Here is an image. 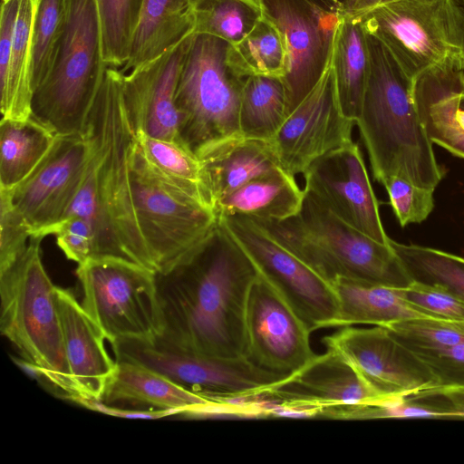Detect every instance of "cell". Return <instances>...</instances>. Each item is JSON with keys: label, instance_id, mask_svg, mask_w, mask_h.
<instances>
[{"label": "cell", "instance_id": "obj_1", "mask_svg": "<svg viewBox=\"0 0 464 464\" xmlns=\"http://www.w3.org/2000/svg\"><path fill=\"white\" fill-rule=\"evenodd\" d=\"M257 276L249 257L218 224L187 260L157 273L160 338L205 355L246 357V303Z\"/></svg>", "mask_w": 464, "mask_h": 464}, {"label": "cell", "instance_id": "obj_2", "mask_svg": "<svg viewBox=\"0 0 464 464\" xmlns=\"http://www.w3.org/2000/svg\"><path fill=\"white\" fill-rule=\"evenodd\" d=\"M121 78L119 69L107 67L82 131L89 144L85 172L63 218L78 216L92 224V258H118L156 271L134 206L130 152L135 133Z\"/></svg>", "mask_w": 464, "mask_h": 464}, {"label": "cell", "instance_id": "obj_3", "mask_svg": "<svg viewBox=\"0 0 464 464\" xmlns=\"http://www.w3.org/2000/svg\"><path fill=\"white\" fill-rule=\"evenodd\" d=\"M369 70L355 125L373 178L382 186L392 176L435 189L445 176L420 121L413 83L388 49L366 33Z\"/></svg>", "mask_w": 464, "mask_h": 464}, {"label": "cell", "instance_id": "obj_4", "mask_svg": "<svg viewBox=\"0 0 464 464\" xmlns=\"http://www.w3.org/2000/svg\"><path fill=\"white\" fill-rule=\"evenodd\" d=\"M252 220L331 285L340 277L397 289L413 282L390 243L347 225L305 191L295 216Z\"/></svg>", "mask_w": 464, "mask_h": 464}, {"label": "cell", "instance_id": "obj_5", "mask_svg": "<svg viewBox=\"0 0 464 464\" xmlns=\"http://www.w3.org/2000/svg\"><path fill=\"white\" fill-rule=\"evenodd\" d=\"M44 237H32L23 255L0 273V331L19 353L20 364L36 377L73 395L66 362L56 288L41 257Z\"/></svg>", "mask_w": 464, "mask_h": 464}, {"label": "cell", "instance_id": "obj_6", "mask_svg": "<svg viewBox=\"0 0 464 464\" xmlns=\"http://www.w3.org/2000/svg\"><path fill=\"white\" fill-rule=\"evenodd\" d=\"M107 67L97 0H67L53 61L33 92L32 117L56 135L82 133Z\"/></svg>", "mask_w": 464, "mask_h": 464}, {"label": "cell", "instance_id": "obj_7", "mask_svg": "<svg viewBox=\"0 0 464 464\" xmlns=\"http://www.w3.org/2000/svg\"><path fill=\"white\" fill-rule=\"evenodd\" d=\"M230 44L218 37L192 34L175 92L179 131L195 153L201 147L239 132L245 78L227 63Z\"/></svg>", "mask_w": 464, "mask_h": 464}, {"label": "cell", "instance_id": "obj_8", "mask_svg": "<svg viewBox=\"0 0 464 464\" xmlns=\"http://www.w3.org/2000/svg\"><path fill=\"white\" fill-rule=\"evenodd\" d=\"M359 18L412 83L435 66L464 69V29L455 0H390Z\"/></svg>", "mask_w": 464, "mask_h": 464}, {"label": "cell", "instance_id": "obj_9", "mask_svg": "<svg viewBox=\"0 0 464 464\" xmlns=\"http://www.w3.org/2000/svg\"><path fill=\"white\" fill-rule=\"evenodd\" d=\"M82 305L111 344L126 340L154 341L164 324L157 272L122 259L91 258L78 265Z\"/></svg>", "mask_w": 464, "mask_h": 464}, {"label": "cell", "instance_id": "obj_10", "mask_svg": "<svg viewBox=\"0 0 464 464\" xmlns=\"http://www.w3.org/2000/svg\"><path fill=\"white\" fill-rule=\"evenodd\" d=\"M130 170L139 227L157 273H166L193 255L218 227L215 211L174 189L149 169L134 143Z\"/></svg>", "mask_w": 464, "mask_h": 464}, {"label": "cell", "instance_id": "obj_11", "mask_svg": "<svg viewBox=\"0 0 464 464\" xmlns=\"http://www.w3.org/2000/svg\"><path fill=\"white\" fill-rule=\"evenodd\" d=\"M111 345L116 361L156 371L182 388L216 403L225 398L260 396L289 375L272 372L246 357L221 358L154 341L126 340Z\"/></svg>", "mask_w": 464, "mask_h": 464}, {"label": "cell", "instance_id": "obj_12", "mask_svg": "<svg viewBox=\"0 0 464 464\" xmlns=\"http://www.w3.org/2000/svg\"><path fill=\"white\" fill-rule=\"evenodd\" d=\"M218 221L311 333L329 327L338 310L337 296L329 282L251 218L222 216Z\"/></svg>", "mask_w": 464, "mask_h": 464}, {"label": "cell", "instance_id": "obj_13", "mask_svg": "<svg viewBox=\"0 0 464 464\" xmlns=\"http://www.w3.org/2000/svg\"><path fill=\"white\" fill-rule=\"evenodd\" d=\"M322 343L348 362L387 401L438 387L425 363L382 325L345 326Z\"/></svg>", "mask_w": 464, "mask_h": 464}, {"label": "cell", "instance_id": "obj_14", "mask_svg": "<svg viewBox=\"0 0 464 464\" xmlns=\"http://www.w3.org/2000/svg\"><path fill=\"white\" fill-rule=\"evenodd\" d=\"M354 126L341 108L331 61L270 142L281 167L295 177L325 154L352 144Z\"/></svg>", "mask_w": 464, "mask_h": 464}, {"label": "cell", "instance_id": "obj_15", "mask_svg": "<svg viewBox=\"0 0 464 464\" xmlns=\"http://www.w3.org/2000/svg\"><path fill=\"white\" fill-rule=\"evenodd\" d=\"M264 17L283 34L288 71L283 80L288 113L314 89L332 61L341 16L307 0H258ZM288 115V114H287Z\"/></svg>", "mask_w": 464, "mask_h": 464}, {"label": "cell", "instance_id": "obj_16", "mask_svg": "<svg viewBox=\"0 0 464 464\" xmlns=\"http://www.w3.org/2000/svg\"><path fill=\"white\" fill-rule=\"evenodd\" d=\"M89 159L83 133L57 135L34 170L11 189L13 203L32 237H44L67 213Z\"/></svg>", "mask_w": 464, "mask_h": 464}, {"label": "cell", "instance_id": "obj_17", "mask_svg": "<svg viewBox=\"0 0 464 464\" xmlns=\"http://www.w3.org/2000/svg\"><path fill=\"white\" fill-rule=\"evenodd\" d=\"M245 326L246 357L266 371L290 375L316 356L311 332L259 274L248 295Z\"/></svg>", "mask_w": 464, "mask_h": 464}, {"label": "cell", "instance_id": "obj_18", "mask_svg": "<svg viewBox=\"0 0 464 464\" xmlns=\"http://www.w3.org/2000/svg\"><path fill=\"white\" fill-rule=\"evenodd\" d=\"M304 190L347 225L389 244L364 160L357 143L334 150L304 173Z\"/></svg>", "mask_w": 464, "mask_h": 464}, {"label": "cell", "instance_id": "obj_19", "mask_svg": "<svg viewBox=\"0 0 464 464\" xmlns=\"http://www.w3.org/2000/svg\"><path fill=\"white\" fill-rule=\"evenodd\" d=\"M275 413L317 415L328 408L378 405L390 401L373 390L336 352L326 349L303 368L261 394Z\"/></svg>", "mask_w": 464, "mask_h": 464}, {"label": "cell", "instance_id": "obj_20", "mask_svg": "<svg viewBox=\"0 0 464 464\" xmlns=\"http://www.w3.org/2000/svg\"><path fill=\"white\" fill-rule=\"evenodd\" d=\"M192 34L156 59L122 73V96L134 133L182 142L175 92Z\"/></svg>", "mask_w": 464, "mask_h": 464}, {"label": "cell", "instance_id": "obj_21", "mask_svg": "<svg viewBox=\"0 0 464 464\" xmlns=\"http://www.w3.org/2000/svg\"><path fill=\"white\" fill-rule=\"evenodd\" d=\"M66 362L73 395L71 401H102L117 367L108 353L106 337L74 295L57 286Z\"/></svg>", "mask_w": 464, "mask_h": 464}, {"label": "cell", "instance_id": "obj_22", "mask_svg": "<svg viewBox=\"0 0 464 464\" xmlns=\"http://www.w3.org/2000/svg\"><path fill=\"white\" fill-rule=\"evenodd\" d=\"M464 69L445 63L421 73L413 82L414 102L423 128L434 144L464 159Z\"/></svg>", "mask_w": 464, "mask_h": 464}, {"label": "cell", "instance_id": "obj_23", "mask_svg": "<svg viewBox=\"0 0 464 464\" xmlns=\"http://www.w3.org/2000/svg\"><path fill=\"white\" fill-rule=\"evenodd\" d=\"M216 203L250 180L282 168L270 140L241 134L210 142L196 151ZM283 169V168H282Z\"/></svg>", "mask_w": 464, "mask_h": 464}, {"label": "cell", "instance_id": "obj_24", "mask_svg": "<svg viewBox=\"0 0 464 464\" xmlns=\"http://www.w3.org/2000/svg\"><path fill=\"white\" fill-rule=\"evenodd\" d=\"M116 362V371L102 399L105 404L149 406V409L193 414H205L218 404L182 388L148 367L128 361Z\"/></svg>", "mask_w": 464, "mask_h": 464}, {"label": "cell", "instance_id": "obj_25", "mask_svg": "<svg viewBox=\"0 0 464 464\" xmlns=\"http://www.w3.org/2000/svg\"><path fill=\"white\" fill-rule=\"evenodd\" d=\"M196 0H143L128 62L121 73L132 71L176 46L195 31Z\"/></svg>", "mask_w": 464, "mask_h": 464}, {"label": "cell", "instance_id": "obj_26", "mask_svg": "<svg viewBox=\"0 0 464 464\" xmlns=\"http://www.w3.org/2000/svg\"><path fill=\"white\" fill-rule=\"evenodd\" d=\"M332 285L338 310L329 327L386 326L407 319L433 318L407 302L397 288L343 277L335 279Z\"/></svg>", "mask_w": 464, "mask_h": 464}, {"label": "cell", "instance_id": "obj_27", "mask_svg": "<svg viewBox=\"0 0 464 464\" xmlns=\"http://www.w3.org/2000/svg\"><path fill=\"white\" fill-rule=\"evenodd\" d=\"M304 198L295 176L279 168L253 179L219 199L217 217L241 216L256 220H284L300 210Z\"/></svg>", "mask_w": 464, "mask_h": 464}, {"label": "cell", "instance_id": "obj_28", "mask_svg": "<svg viewBox=\"0 0 464 464\" xmlns=\"http://www.w3.org/2000/svg\"><path fill=\"white\" fill-rule=\"evenodd\" d=\"M332 65L343 112L356 121L369 70L366 34L360 18L351 15L340 18L335 32Z\"/></svg>", "mask_w": 464, "mask_h": 464}, {"label": "cell", "instance_id": "obj_29", "mask_svg": "<svg viewBox=\"0 0 464 464\" xmlns=\"http://www.w3.org/2000/svg\"><path fill=\"white\" fill-rule=\"evenodd\" d=\"M135 145L157 179L214 210L201 163L185 143L139 131L135 133Z\"/></svg>", "mask_w": 464, "mask_h": 464}, {"label": "cell", "instance_id": "obj_30", "mask_svg": "<svg viewBox=\"0 0 464 464\" xmlns=\"http://www.w3.org/2000/svg\"><path fill=\"white\" fill-rule=\"evenodd\" d=\"M56 136L32 116L1 119L0 188L11 190L22 183L48 153Z\"/></svg>", "mask_w": 464, "mask_h": 464}, {"label": "cell", "instance_id": "obj_31", "mask_svg": "<svg viewBox=\"0 0 464 464\" xmlns=\"http://www.w3.org/2000/svg\"><path fill=\"white\" fill-rule=\"evenodd\" d=\"M37 0H21L6 73L0 78L2 119L32 116V33Z\"/></svg>", "mask_w": 464, "mask_h": 464}, {"label": "cell", "instance_id": "obj_32", "mask_svg": "<svg viewBox=\"0 0 464 464\" xmlns=\"http://www.w3.org/2000/svg\"><path fill=\"white\" fill-rule=\"evenodd\" d=\"M287 114L286 91L281 78L263 75L245 78L239 109L241 135L270 140Z\"/></svg>", "mask_w": 464, "mask_h": 464}, {"label": "cell", "instance_id": "obj_33", "mask_svg": "<svg viewBox=\"0 0 464 464\" xmlns=\"http://www.w3.org/2000/svg\"><path fill=\"white\" fill-rule=\"evenodd\" d=\"M227 63L242 78L263 75L284 79L288 71V56L283 34L263 15L242 41L229 45Z\"/></svg>", "mask_w": 464, "mask_h": 464}, {"label": "cell", "instance_id": "obj_34", "mask_svg": "<svg viewBox=\"0 0 464 464\" xmlns=\"http://www.w3.org/2000/svg\"><path fill=\"white\" fill-rule=\"evenodd\" d=\"M194 18V33L213 35L234 45L263 18V11L258 0H196Z\"/></svg>", "mask_w": 464, "mask_h": 464}, {"label": "cell", "instance_id": "obj_35", "mask_svg": "<svg viewBox=\"0 0 464 464\" xmlns=\"http://www.w3.org/2000/svg\"><path fill=\"white\" fill-rule=\"evenodd\" d=\"M412 281L440 285L464 300V257L415 244L390 239Z\"/></svg>", "mask_w": 464, "mask_h": 464}, {"label": "cell", "instance_id": "obj_36", "mask_svg": "<svg viewBox=\"0 0 464 464\" xmlns=\"http://www.w3.org/2000/svg\"><path fill=\"white\" fill-rule=\"evenodd\" d=\"M103 56L108 67H123L128 62L139 24L143 0H97Z\"/></svg>", "mask_w": 464, "mask_h": 464}, {"label": "cell", "instance_id": "obj_37", "mask_svg": "<svg viewBox=\"0 0 464 464\" xmlns=\"http://www.w3.org/2000/svg\"><path fill=\"white\" fill-rule=\"evenodd\" d=\"M66 12L67 0H37L32 33L33 92L50 70L64 28Z\"/></svg>", "mask_w": 464, "mask_h": 464}, {"label": "cell", "instance_id": "obj_38", "mask_svg": "<svg viewBox=\"0 0 464 464\" xmlns=\"http://www.w3.org/2000/svg\"><path fill=\"white\" fill-rule=\"evenodd\" d=\"M408 349H434L464 343V321L412 318L386 325Z\"/></svg>", "mask_w": 464, "mask_h": 464}, {"label": "cell", "instance_id": "obj_39", "mask_svg": "<svg viewBox=\"0 0 464 464\" xmlns=\"http://www.w3.org/2000/svg\"><path fill=\"white\" fill-rule=\"evenodd\" d=\"M383 187L401 227L424 221L434 208L433 188L420 187L401 176L391 177Z\"/></svg>", "mask_w": 464, "mask_h": 464}, {"label": "cell", "instance_id": "obj_40", "mask_svg": "<svg viewBox=\"0 0 464 464\" xmlns=\"http://www.w3.org/2000/svg\"><path fill=\"white\" fill-rule=\"evenodd\" d=\"M30 238L31 230L13 203L12 191L0 188V273L23 255Z\"/></svg>", "mask_w": 464, "mask_h": 464}, {"label": "cell", "instance_id": "obj_41", "mask_svg": "<svg viewBox=\"0 0 464 464\" xmlns=\"http://www.w3.org/2000/svg\"><path fill=\"white\" fill-rule=\"evenodd\" d=\"M400 291L407 302L433 318L464 321V300L440 285L413 281Z\"/></svg>", "mask_w": 464, "mask_h": 464}, {"label": "cell", "instance_id": "obj_42", "mask_svg": "<svg viewBox=\"0 0 464 464\" xmlns=\"http://www.w3.org/2000/svg\"><path fill=\"white\" fill-rule=\"evenodd\" d=\"M411 352L432 372L438 385L436 389H464V343L443 348L420 349Z\"/></svg>", "mask_w": 464, "mask_h": 464}, {"label": "cell", "instance_id": "obj_43", "mask_svg": "<svg viewBox=\"0 0 464 464\" xmlns=\"http://www.w3.org/2000/svg\"><path fill=\"white\" fill-rule=\"evenodd\" d=\"M50 235L64 256L81 265L94 256V231L92 224L78 216L67 217L58 222Z\"/></svg>", "mask_w": 464, "mask_h": 464}, {"label": "cell", "instance_id": "obj_44", "mask_svg": "<svg viewBox=\"0 0 464 464\" xmlns=\"http://www.w3.org/2000/svg\"><path fill=\"white\" fill-rule=\"evenodd\" d=\"M80 405L104 414L131 419H160L179 413L173 410L128 409L108 405L102 401H84Z\"/></svg>", "mask_w": 464, "mask_h": 464}, {"label": "cell", "instance_id": "obj_45", "mask_svg": "<svg viewBox=\"0 0 464 464\" xmlns=\"http://www.w3.org/2000/svg\"><path fill=\"white\" fill-rule=\"evenodd\" d=\"M390 0H348L346 14L353 17H361L369 10Z\"/></svg>", "mask_w": 464, "mask_h": 464}, {"label": "cell", "instance_id": "obj_46", "mask_svg": "<svg viewBox=\"0 0 464 464\" xmlns=\"http://www.w3.org/2000/svg\"><path fill=\"white\" fill-rule=\"evenodd\" d=\"M321 10L343 16L346 14L348 0H307Z\"/></svg>", "mask_w": 464, "mask_h": 464}, {"label": "cell", "instance_id": "obj_47", "mask_svg": "<svg viewBox=\"0 0 464 464\" xmlns=\"http://www.w3.org/2000/svg\"><path fill=\"white\" fill-rule=\"evenodd\" d=\"M455 1L459 7V12H460L462 24H463V29H464V0H455Z\"/></svg>", "mask_w": 464, "mask_h": 464}, {"label": "cell", "instance_id": "obj_48", "mask_svg": "<svg viewBox=\"0 0 464 464\" xmlns=\"http://www.w3.org/2000/svg\"><path fill=\"white\" fill-rule=\"evenodd\" d=\"M459 107L464 110V91L461 93L460 101H459Z\"/></svg>", "mask_w": 464, "mask_h": 464}, {"label": "cell", "instance_id": "obj_49", "mask_svg": "<svg viewBox=\"0 0 464 464\" xmlns=\"http://www.w3.org/2000/svg\"><path fill=\"white\" fill-rule=\"evenodd\" d=\"M457 391H459V392H463V393H464V389H459V390H457Z\"/></svg>", "mask_w": 464, "mask_h": 464}, {"label": "cell", "instance_id": "obj_50", "mask_svg": "<svg viewBox=\"0 0 464 464\" xmlns=\"http://www.w3.org/2000/svg\"><path fill=\"white\" fill-rule=\"evenodd\" d=\"M3 1H7V0H3Z\"/></svg>", "mask_w": 464, "mask_h": 464}]
</instances>
